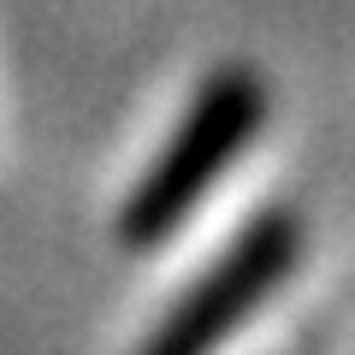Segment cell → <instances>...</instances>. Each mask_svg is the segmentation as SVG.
I'll use <instances>...</instances> for the list:
<instances>
[{"instance_id":"obj_1","label":"cell","mask_w":355,"mask_h":355,"mask_svg":"<svg viewBox=\"0 0 355 355\" xmlns=\"http://www.w3.org/2000/svg\"><path fill=\"white\" fill-rule=\"evenodd\" d=\"M266 119V89L249 71H219L202 83L196 107L184 113L178 137L160 148V160L142 172V184L130 190L125 214H119V237L130 249H154L166 243L184 219L196 214L207 190L231 172V160L243 154V142L261 130Z\"/></svg>"},{"instance_id":"obj_2","label":"cell","mask_w":355,"mask_h":355,"mask_svg":"<svg viewBox=\"0 0 355 355\" xmlns=\"http://www.w3.org/2000/svg\"><path fill=\"white\" fill-rule=\"evenodd\" d=\"M291 261H296V219L284 207H272L178 296V308L160 320V331L148 338L142 355H214L266 296L279 291Z\"/></svg>"}]
</instances>
